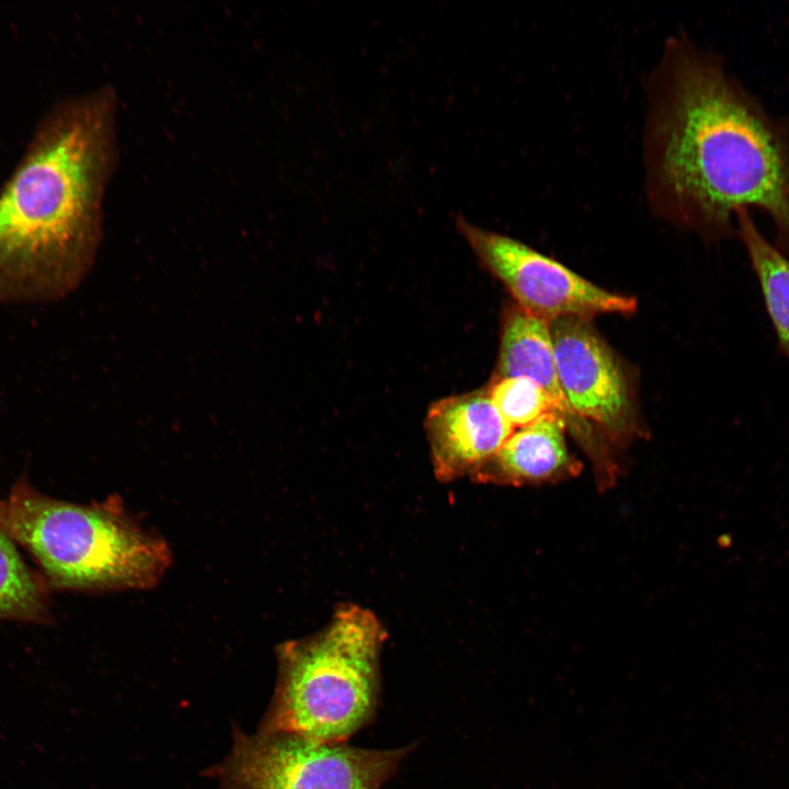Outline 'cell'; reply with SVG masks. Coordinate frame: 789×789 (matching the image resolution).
<instances>
[{
  "instance_id": "5",
  "label": "cell",
  "mask_w": 789,
  "mask_h": 789,
  "mask_svg": "<svg viewBox=\"0 0 789 789\" xmlns=\"http://www.w3.org/2000/svg\"><path fill=\"white\" fill-rule=\"evenodd\" d=\"M412 746L366 750L285 732L233 728L226 758L208 770L219 789H379Z\"/></svg>"
},
{
  "instance_id": "2",
  "label": "cell",
  "mask_w": 789,
  "mask_h": 789,
  "mask_svg": "<svg viewBox=\"0 0 789 789\" xmlns=\"http://www.w3.org/2000/svg\"><path fill=\"white\" fill-rule=\"evenodd\" d=\"M111 84L58 100L0 188V304L67 296L90 270L114 169Z\"/></svg>"
},
{
  "instance_id": "3",
  "label": "cell",
  "mask_w": 789,
  "mask_h": 789,
  "mask_svg": "<svg viewBox=\"0 0 789 789\" xmlns=\"http://www.w3.org/2000/svg\"><path fill=\"white\" fill-rule=\"evenodd\" d=\"M0 528L55 590L148 588L171 562L168 545L135 524L117 500L75 504L24 481L0 502Z\"/></svg>"
},
{
  "instance_id": "4",
  "label": "cell",
  "mask_w": 789,
  "mask_h": 789,
  "mask_svg": "<svg viewBox=\"0 0 789 789\" xmlns=\"http://www.w3.org/2000/svg\"><path fill=\"white\" fill-rule=\"evenodd\" d=\"M385 640L375 614L348 604L319 632L281 644L276 689L259 731L345 742L375 716Z\"/></svg>"
},
{
  "instance_id": "9",
  "label": "cell",
  "mask_w": 789,
  "mask_h": 789,
  "mask_svg": "<svg viewBox=\"0 0 789 789\" xmlns=\"http://www.w3.org/2000/svg\"><path fill=\"white\" fill-rule=\"evenodd\" d=\"M498 375V378L522 376L534 380L549 395L567 424L579 433L586 430L561 388L547 320L519 306L507 310L501 328Z\"/></svg>"
},
{
  "instance_id": "13",
  "label": "cell",
  "mask_w": 789,
  "mask_h": 789,
  "mask_svg": "<svg viewBox=\"0 0 789 789\" xmlns=\"http://www.w3.org/2000/svg\"><path fill=\"white\" fill-rule=\"evenodd\" d=\"M489 395L499 413L513 427L526 426L547 413L559 414L549 395L527 377L498 378Z\"/></svg>"
},
{
  "instance_id": "1",
  "label": "cell",
  "mask_w": 789,
  "mask_h": 789,
  "mask_svg": "<svg viewBox=\"0 0 789 789\" xmlns=\"http://www.w3.org/2000/svg\"><path fill=\"white\" fill-rule=\"evenodd\" d=\"M643 138L648 201L708 238L733 232L755 207L789 255V132L686 37H671L648 84Z\"/></svg>"
},
{
  "instance_id": "12",
  "label": "cell",
  "mask_w": 789,
  "mask_h": 789,
  "mask_svg": "<svg viewBox=\"0 0 789 789\" xmlns=\"http://www.w3.org/2000/svg\"><path fill=\"white\" fill-rule=\"evenodd\" d=\"M47 585L24 562L15 542L0 528V619L47 620Z\"/></svg>"
},
{
  "instance_id": "6",
  "label": "cell",
  "mask_w": 789,
  "mask_h": 789,
  "mask_svg": "<svg viewBox=\"0 0 789 789\" xmlns=\"http://www.w3.org/2000/svg\"><path fill=\"white\" fill-rule=\"evenodd\" d=\"M456 227L517 306L548 322L564 316L627 315L637 309L634 298L606 290L516 239L483 229L462 216L456 217Z\"/></svg>"
},
{
  "instance_id": "7",
  "label": "cell",
  "mask_w": 789,
  "mask_h": 789,
  "mask_svg": "<svg viewBox=\"0 0 789 789\" xmlns=\"http://www.w3.org/2000/svg\"><path fill=\"white\" fill-rule=\"evenodd\" d=\"M561 388L573 413L610 434L630 428L633 409L625 371L590 318L549 322Z\"/></svg>"
},
{
  "instance_id": "10",
  "label": "cell",
  "mask_w": 789,
  "mask_h": 789,
  "mask_svg": "<svg viewBox=\"0 0 789 789\" xmlns=\"http://www.w3.org/2000/svg\"><path fill=\"white\" fill-rule=\"evenodd\" d=\"M556 413H547L512 433L493 462L495 473L513 481H539L562 473L570 465L564 428Z\"/></svg>"
},
{
  "instance_id": "11",
  "label": "cell",
  "mask_w": 789,
  "mask_h": 789,
  "mask_svg": "<svg viewBox=\"0 0 789 789\" xmlns=\"http://www.w3.org/2000/svg\"><path fill=\"white\" fill-rule=\"evenodd\" d=\"M736 233L756 275L779 352L789 358V258L758 230L748 210L736 214Z\"/></svg>"
},
{
  "instance_id": "8",
  "label": "cell",
  "mask_w": 789,
  "mask_h": 789,
  "mask_svg": "<svg viewBox=\"0 0 789 789\" xmlns=\"http://www.w3.org/2000/svg\"><path fill=\"white\" fill-rule=\"evenodd\" d=\"M434 471L441 480L478 472L501 449L513 426L494 407L489 390L444 398L426 414Z\"/></svg>"
}]
</instances>
